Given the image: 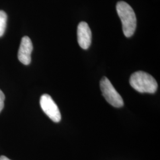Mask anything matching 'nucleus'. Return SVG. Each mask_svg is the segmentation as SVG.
<instances>
[{
  "instance_id": "0eeeda50",
  "label": "nucleus",
  "mask_w": 160,
  "mask_h": 160,
  "mask_svg": "<svg viewBox=\"0 0 160 160\" xmlns=\"http://www.w3.org/2000/svg\"><path fill=\"white\" fill-rule=\"evenodd\" d=\"M7 20V16L6 12L0 10V38L5 32Z\"/></svg>"
},
{
  "instance_id": "f03ea898",
  "label": "nucleus",
  "mask_w": 160,
  "mask_h": 160,
  "mask_svg": "<svg viewBox=\"0 0 160 160\" xmlns=\"http://www.w3.org/2000/svg\"><path fill=\"white\" fill-rule=\"evenodd\" d=\"M131 86L141 93L153 94L158 88V84L154 78L143 71H137L132 74L129 80Z\"/></svg>"
},
{
  "instance_id": "20e7f679",
  "label": "nucleus",
  "mask_w": 160,
  "mask_h": 160,
  "mask_svg": "<svg viewBox=\"0 0 160 160\" xmlns=\"http://www.w3.org/2000/svg\"><path fill=\"white\" fill-rule=\"evenodd\" d=\"M40 107L44 113L53 122L58 123L61 119V115L57 104L49 94H43L40 99Z\"/></svg>"
},
{
  "instance_id": "f257e3e1",
  "label": "nucleus",
  "mask_w": 160,
  "mask_h": 160,
  "mask_svg": "<svg viewBox=\"0 0 160 160\" xmlns=\"http://www.w3.org/2000/svg\"><path fill=\"white\" fill-rule=\"evenodd\" d=\"M116 11L122 23L123 34L130 38L137 28V18L131 6L125 1H119L116 4Z\"/></svg>"
},
{
  "instance_id": "7ed1b4c3",
  "label": "nucleus",
  "mask_w": 160,
  "mask_h": 160,
  "mask_svg": "<svg viewBox=\"0 0 160 160\" xmlns=\"http://www.w3.org/2000/svg\"><path fill=\"white\" fill-rule=\"evenodd\" d=\"M100 86L103 96L110 105L117 108H119L123 106L124 103L122 97L116 90L107 77H104L101 80Z\"/></svg>"
},
{
  "instance_id": "6e6552de",
  "label": "nucleus",
  "mask_w": 160,
  "mask_h": 160,
  "mask_svg": "<svg viewBox=\"0 0 160 160\" xmlns=\"http://www.w3.org/2000/svg\"><path fill=\"white\" fill-rule=\"evenodd\" d=\"M4 100H5V96L3 92L0 90V113L4 108Z\"/></svg>"
},
{
  "instance_id": "423d86ee",
  "label": "nucleus",
  "mask_w": 160,
  "mask_h": 160,
  "mask_svg": "<svg viewBox=\"0 0 160 160\" xmlns=\"http://www.w3.org/2000/svg\"><path fill=\"white\" fill-rule=\"evenodd\" d=\"M33 48L30 39L28 36H24L21 40L18 52V59L24 65H28L31 62V53Z\"/></svg>"
},
{
  "instance_id": "39448f33",
  "label": "nucleus",
  "mask_w": 160,
  "mask_h": 160,
  "mask_svg": "<svg viewBox=\"0 0 160 160\" xmlns=\"http://www.w3.org/2000/svg\"><path fill=\"white\" fill-rule=\"evenodd\" d=\"M92 32L88 24L85 22H80L77 28V39L82 49L89 48L92 43Z\"/></svg>"
},
{
  "instance_id": "1a4fd4ad",
  "label": "nucleus",
  "mask_w": 160,
  "mask_h": 160,
  "mask_svg": "<svg viewBox=\"0 0 160 160\" xmlns=\"http://www.w3.org/2000/svg\"><path fill=\"white\" fill-rule=\"evenodd\" d=\"M0 160H10L9 158H8L6 156H3V155H2V156H1L0 157Z\"/></svg>"
}]
</instances>
